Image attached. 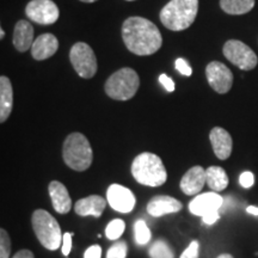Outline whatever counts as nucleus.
Wrapping results in <instances>:
<instances>
[{
    "instance_id": "26",
    "label": "nucleus",
    "mask_w": 258,
    "mask_h": 258,
    "mask_svg": "<svg viewBox=\"0 0 258 258\" xmlns=\"http://www.w3.org/2000/svg\"><path fill=\"white\" fill-rule=\"evenodd\" d=\"M128 252L127 243L123 240L115 243L106 252V258H125Z\"/></svg>"
},
{
    "instance_id": "34",
    "label": "nucleus",
    "mask_w": 258,
    "mask_h": 258,
    "mask_svg": "<svg viewBox=\"0 0 258 258\" xmlns=\"http://www.w3.org/2000/svg\"><path fill=\"white\" fill-rule=\"evenodd\" d=\"M12 258H35V256L30 250H25L24 249V250L18 251V252L16 253Z\"/></svg>"
},
{
    "instance_id": "39",
    "label": "nucleus",
    "mask_w": 258,
    "mask_h": 258,
    "mask_svg": "<svg viewBox=\"0 0 258 258\" xmlns=\"http://www.w3.org/2000/svg\"><path fill=\"white\" fill-rule=\"evenodd\" d=\"M125 2H134V0H125Z\"/></svg>"
},
{
    "instance_id": "19",
    "label": "nucleus",
    "mask_w": 258,
    "mask_h": 258,
    "mask_svg": "<svg viewBox=\"0 0 258 258\" xmlns=\"http://www.w3.org/2000/svg\"><path fill=\"white\" fill-rule=\"evenodd\" d=\"M34 32L35 30L30 22L25 21V19L18 21L17 24L15 25L14 38H12L16 49L21 51V53H24V51L31 49L32 44L35 42Z\"/></svg>"
},
{
    "instance_id": "15",
    "label": "nucleus",
    "mask_w": 258,
    "mask_h": 258,
    "mask_svg": "<svg viewBox=\"0 0 258 258\" xmlns=\"http://www.w3.org/2000/svg\"><path fill=\"white\" fill-rule=\"evenodd\" d=\"M183 205L177 199L166 195L154 196L147 205L148 214L153 218H160L165 214H172L182 209Z\"/></svg>"
},
{
    "instance_id": "8",
    "label": "nucleus",
    "mask_w": 258,
    "mask_h": 258,
    "mask_svg": "<svg viewBox=\"0 0 258 258\" xmlns=\"http://www.w3.org/2000/svg\"><path fill=\"white\" fill-rule=\"evenodd\" d=\"M70 60L74 71L78 73L79 77L85 79H91L96 76L98 64L95 51L89 44L84 42H78L71 48Z\"/></svg>"
},
{
    "instance_id": "18",
    "label": "nucleus",
    "mask_w": 258,
    "mask_h": 258,
    "mask_svg": "<svg viewBox=\"0 0 258 258\" xmlns=\"http://www.w3.org/2000/svg\"><path fill=\"white\" fill-rule=\"evenodd\" d=\"M108 201L98 195H91L85 199H80L74 205V212L80 217H89L92 215L95 218H101L106 207Z\"/></svg>"
},
{
    "instance_id": "30",
    "label": "nucleus",
    "mask_w": 258,
    "mask_h": 258,
    "mask_svg": "<svg viewBox=\"0 0 258 258\" xmlns=\"http://www.w3.org/2000/svg\"><path fill=\"white\" fill-rule=\"evenodd\" d=\"M176 69L178 72L182 74V76H185V77H190L192 74V70L191 67L189 66V63L186 62V61L184 59H177L176 60Z\"/></svg>"
},
{
    "instance_id": "1",
    "label": "nucleus",
    "mask_w": 258,
    "mask_h": 258,
    "mask_svg": "<svg viewBox=\"0 0 258 258\" xmlns=\"http://www.w3.org/2000/svg\"><path fill=\"white\" fill-rule=\"evenodd\" d=\"M122 38L131 53L152 55L160 49L163 37L157 25L144 17H129L122 24Z\"/></svg>"
},
{
    "instance_id": "17",
    "label": "nucleus",
    "mask_w": 258,
    "mask_h": 258,
    "mask_svg": "<svg viewBox=\"0 0 258 258\" xmlns=\"http://www.w3.org/2000/svg\"><path fill=\"white\" fill-rule=\"evenodd\" d=\"M59 49V41L53 34H42L35 40L31 47V56L35 60H46L53 56Z\"/></svg>"
},
{
    "instance_id": "6",
    "label": "nucleus",
    "mask_w": 258,
    "mask_h": 258,
    "mask_svg": "<svg viewBox=\"0 0 258 258\" xmlns=\"http://www.w3.org/2000/svg\"><path fill=\"white\" fill-rule=\"evenodd\" d=\"M140 78L133 69L124 67L116 71L105 82V93L115 101H129L137 95Z\"/></svg>"
},
{
    "instance_id": "28",
    "label": "nucleus",
    "mask_w": 258,
    "mask_h": 258,
    "mask_svg": "<svg viewBox=\"0 0 258 258\" xmlns=\"http://www.w3.org/2000/svg\"><path fill=\"white\" fill-rule=\"evenodd\" d=\"M199 251H200V244L198 240H192L189 244V246L183 251L179 258H199Z\"/></svg>"
},
{
    "instance_id": "4",
    "label": "nucleus",
    "mask_w": 258,
    "mask_h": 258,
    "mask_svg": "<svg viewBox=\"0 0 258 258\" xmlns=\"http://www.w3.org/2000/svg\"><path fill=\"white\" fill-rule=\"evenodd\" d=\"M62 158L66 165L74 171L88 170L93 160L91 145L82 133H71L64 139Z\"/></svg>"
},
{
    "instance_id": "13",
    "label": "nucleus",
    "mask_w": 258,
    "mask_h": 258,
    "mask_svg": "<svg viewBox=\"0 0 258 258\" xmlns=\"http://www.w3.org/2000/svg\"><path fill=\"white\" fill-rule=\"evenodd\" d=\"M207 183L206 178V170L202 166H192L184 173V176L180 179L179 186L180 190L185 194V195L192 196L198 195Z\"/></svg>"
},
{
    "instance_id": "36",
    "label": "nucleus",
    "mask_w": 258,
    "mask_h": 258,
    "mask_svg": "<svg viewBox=\"0 0 258 258\" xmlns=\"http://www.w3.org/2000/svg\"><path fill=\"white\" fill-rule=\"evenodd\" d=\"M217 258H233V256L230 253H222V254H220V256H218Z\"/></svg>"
},
{
    "instance_id": "29",
    "label": "nucleus",
    "mask_w": 258,
    "mask_h": 258,
    "mask_svg": "<svg viewBox=\"0 0 258 258\" xmlns=\"http://www.w3.org/2000/svg\"><path fill=\"white\" fill-rule=\"evenodd\" d=\"M239 183L240 185L245 189H249L254 184V176L250 171H245L239 177Z\"/></svg>"
},
{
    "instance_id": "9",
    "label": "nucleus",
    "mask_w": 258,
    "mask_h": 258,
    "mask_svg": "<svg viewBox=\"0 0 258 258\" xmlns=\"http://www.w3.org/2000/svg\"><path fill=\"white\" fill-rule=\"evenodd\" d=\"M222 51H224L226 59L243 71L253 70L258 63L257 55L254 54V51L241 41H227L222 48Z\"/></svg>"
},
{
    "instance_id": "16",
    "label": "nucleus",
    "mask_w": 258,
    "mask_h": 258,
    "mask_svg": "<svg viewBox=\"0 0 258 258\" xmlns=\"http://www.w3.org/2000/svg\"><path fill=\"white\" fill-rule=\"evenodd\" d=\"M54 211L59 214H67L72 208V200L66 186L59 180H51L48 186Z\"/></svg>"
},
{
    "instance_id": "32",
    "label": "nucleus",
    "mask_w": 258,
    "mask_h": 258,
    "mask_svg": "<svg viewBox=\"0 0 258 258\" xmlns=\"http://www.w3.org/2000/svg\"><path fill=\"white\" fill-rule=\"evenodd\" d=\"M84 258H102V247L99 245H92L86 249Z\"/></svg>"
},
{
    "instance_id": "21",
    "label": "nucleus",
    "mask_w": 258,
    "mask_h": 258,
    "mask_svg": "<svg viewBox=\"0 0 258 258\" xmlns=\"http://www.w3.org/2000/svg\"><path fill=\"white\" fill-rule=\"evenodd\" d=\"M207 184L213 191H222L228 185V176L226 171L220 166H209L206 170Z\"/></svg>"
},
{
    "instance_id": "23",
    "label": "nucleus",
    "mask_w": 258,
    "mask_h": 258,
    "mask_svg": "<svg viewBox=\"0 0 258 258\" xmlns=\"http://www.w3.org/2000/svg\"><path fill=\"white\" fill-rule=\"evenodd\" d=\"M151 258H175V252L164 239H158L151 245L148 251Z\"/></svg>"
},
{
    "instance_id": "27",
    "label": "nucleus",
    "mask_w": 258,
    "mask_h": 258,
    "mask_svg": "<svg viewBox=\"0 0 258 258\" xmlns=\"http://www.w3.org/2000/svg\"><path fill=\"white\" fill-rule=\"evenodd\" d=\"M11 253V239L4 228L0 230V258H10Z\"/></svg>"
},
{
    "instance_id": "7",
    "label": "nucleus",
    "mask_w": 258,
    "mask_h": 258,
    "mask_svg": "<svg viewBox=\"0 0 258 258\" xmlns=\"http://www.w3.org/2000/svg\"><path fill=\"white\" fill-rule=\"evenodd\" d=\"M224 199L218 192H206L194 198L189 203L191 214L202 217L203 222L207 225L215 224L220 218L219 209L221 208Z\"/></svg>"
},
{
    "instance_id": "25",
    "label": "nucleus",
    "mask_w": 258,
    "mask_h": 258,
    "mask_svg": "<svg viewBox=\"0 0 258 258\" xmlns=\"http://www.w3.org/2000/svg\"><path fill=\"white\" fill-rule=\"evenodd\" d=\"M125 230V224L123 220L121 219H114L111 222H109V225L106 226L105 230V235L108 239L110 240H116L123 234Z\"/></svg>"
},
{
    "instance_id": "24",
    "label": "nucleus",
    "mask_w": 258,
    "mask_h": 258,
    "mask_svg": "<svg viewBox=\"0 0 258 258\" xmlns=\"http://www.w3.org/2000/svg\"><path fill=\"white\" fill-rule=\"evenodd\" d=\"M134 235L135 241L139 245H146L151 240V231L144 220H138L134 224Z\"/></svg>"
},
{
    "instance_id": "20",
    "label": "nucleus",
    "mask_w": 258,
    "mask_h": 258,
    "mask_svg": "<svg viewBox=\"0 0 258 258\" xmlns=\"http://www.w3.org/2000/svg\"><path fill=\"white\" fill-rule=\"evenodd\" d=\"M14 106V90L8 77H0V122L4 123Z\"/></svg>"
},
{
    "instance_id": "37",
    "label": "nucleus",
    "mask_w": 258,
    "mask_h": 258,
    "mask_svg": "<svg viewBox=\"0 0 258 258\" xmlns=\"http://www.w3.org/2000/svg\"><path fill=\"white\" fill-rule=\"evenodd\" d=\"M5 36V31L3 29H0V38H4Z\"/></svg>"
},
{
    "instance_id": "33",
    "label": "nucleus",
    "mask_w": 258,
    "mask_h": 258,
    "mask_svg": "<svg viewBox=\"0 0 258 258\" xmlns=\"http://www.w3.org/2000/svg\"><path fill=\"white\" fill-rule=\"evenodd\" d=\"M159 83L164 86V89H165L167 92L175 91V83H173V80L171 79L170 77H167L166 74H160Z\"/></svg>"
},
{
    "instance_id": "14",
    "label": "nucleus",
    "mask_w": 258,
    "mask_h": 258,
    "mask_svg": "<svg viewBox=\"0 0 258 258\" xmlns=\"http://www.w3.org/2000/svg\"><path fill=\"white\" fill-rule=\"evenodd\" d=\"M209 140H211L213 151L215 156L220 160L228 159L232 153L233 141L230 133L221 127L213 128L209 133Z\"/></svg>"
},
{
    "instance_id": "22",
    "label": "nucleus",
    "mask_w": 258,
    "mask_h": 258,
    "mask_svg": "<svg viewBox=\"0 0 258 258\" xmlns=\"http://www.w3.org/2000/svg\"><path fill=\"white\" fill-rule=\"evenodd\" d=\"M254 0H220V6L228 15H245L254 6Z\"/></svg>"
},
{
    "instance_id": "10",
    "label": "nucleus",
    "mask_w": 258,
    "mask_h": 258,
    "mask_svg": "<svg viewBox=\"0 0 258 258\" xmlns=\"http://www.w3.org/2000/svg\"><path fill=\"white\" fill-rule=\"evenodd\" d=\"M25 15L40 25H51L59 19L60 11L51 0H31L25 8Z\"/></svg>"
},
{
    "instance_id": "31",
    "label": "nucleus",
    "mask_w": 258,
    "mask_h": 258,
    "mask_svg": "<svg viewBox=\"0 0 258 258\" xmlns=\"http://www.w3.org/2000/svg\"><path fill=\"white\" fill-rule=\"evenodd\" d=\"M74 233H70V232H66L62 237V254L64 257H69V254L72 250V237Z\"/></svg>"
},
{
    "instance_id": "35",
    "label": "nucleus",
    "mask_w": 258,
    "mask_h": 258,
    "mask_svg": "<svg viewBox=\"0 0 258 258\" xmlns=\"http://www.w3.org/2000/svg\"><path fill=\"white\" fill-rule=\"evenodd\" d=\"M246 212L249 213V214H253V215H257V217H258V208L257 207H253V206H249V207L246 208Z\"/></svg>"
},
{
    "instance_id": "12",
    "label": "nucleus",
    "mask_w": 258,
    "mask_h": 258,
    "mask_svg": "<svg viewBox=\"0 0 258 258\" xmlns=\"http://www.w3.org/2000/svg\"><path fill=\"white\" fill-rule=\"evenodd\" d=\"M106 201L114 211L124 213V214L133 211L137 203L132 190L120 184H111L109 186L106 191Z\"/></svg>"
},
{
    "instance_id": "2",
    "label": "nucleus",
    "mask_w": 258,
    "mask_h": 258,
    "mask_svg": "<svg viewBox=\"0 0 258 258\" xmlns=\"http://www.w3.org/2000/svg\"><path fill=\"white\" fill-rule=\"evenodd\" d=\"M199 12V0H171L161 9L159 18L165 28L172 31L188 29Z\"/></svg>"
},
{
    "instance_id": "3",
    "label": "nucleus",
    "mask_w": 258,
    "mask_h": 258,
    "mask_svg": "<svg viewBox=\"0 0 258 258\" xmlns=\"http://www.w3.org/2000/svg\"><path fill=\"white\" fill-rule=\"evenodd\" d=\"M132 175L138 183L153 188L163 185L167 179V171L163 160L151 152H144L135 157L132 163Z\"/></svg>"
},
{
    "instance_id": "11",
    "label": "nucleus",
    "mask_w": 258,
    "mask_h": 258,
    "mask_svg": "<svg viewBox=\"0 0 258 258\" xmlns=\"http://www.w3.org/2000/svg\"><path fill=\"white\" fill-rule=\"evenodd\" d=\"M206 76L211 88L220 95L227 93L233 85V73L227 66L219 61H212L208 63L206 67Z\"/></svg>"
},
{
    "instance_id": "5",
    "label": "nucleus",
    "mask_w": 258,
    "mask_h": 258,
    "mask_svg": "<svg viewBox=\"0 0 258 258\" xmlns=\"http://www.w3.org/2000/svg\"><path fill=\"white\" fill-rule=\"evenodd\" d=\"M32 230L44 249L55 251L62 243V233L56 219L44 209H36L31 217Z\"/></svg>"
},
{
    "instance_id": "38",
    "label": "nucleus",
    "mask_w": 258,
    "mask_h": 258,
    "mask_svg": "<svg viewBox=\"0 0 258 258\" xmlns=\"http://www.w3.org/2000/svg\"><path fill=\"white\" fill-rule=\"evenodd\" d=\"M80 2H83V3H95V2H97V0H80Z\"/></svg>"
}]
</instances>
